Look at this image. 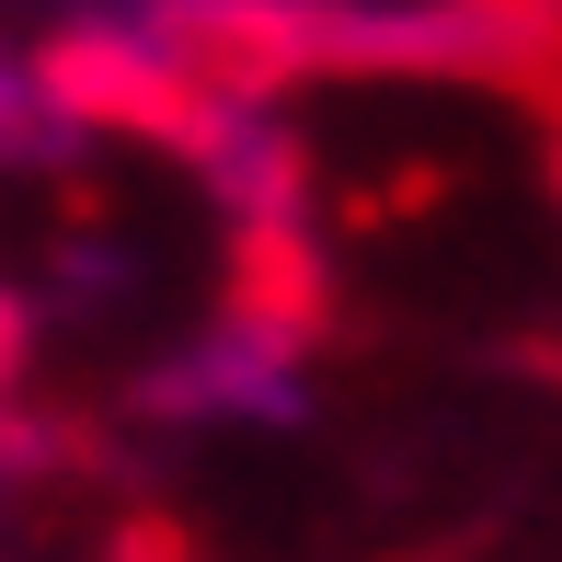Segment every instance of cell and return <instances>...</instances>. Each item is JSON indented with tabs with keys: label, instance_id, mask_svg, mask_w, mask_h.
Segmentation results:
<instances>
[]
</instances>
